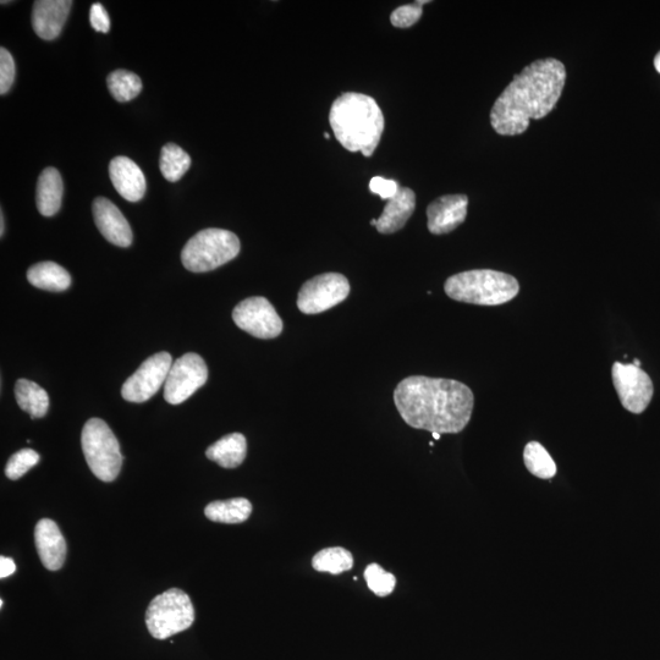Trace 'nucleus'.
<instances>
[{"instance_id": "1", "label": "nucleus", "mask_w": 660, "mask_h": 660, "mask_svg": "<svg viewBox=\"0 0 660 660\" xmlns=\"http://www.w3.org/2000/svg\"><path fill=\"white\" fill-rule=\"evenodd\" d=\"M394 403L410 427L456 434L469 425L475 396L466 384L454 379L412 376L398 384Z\"/></svg>"}, {"instance_id": "2", "label": "nucleus", "mask_w": 660, "mask_h": 660, "mask_svg": "<svg viewBox=\"0 0 660 660\" xmlns=\"http://www.w3.org/2000/svg\"><path fill=\"white\" fill-rule=\"evenodd\" d=\"M566 82L563 63L554 58L526 66L495 101L491 124L502 136L524 134L531 120L547 117L557 106Z\"/></svg>"}, {"instance_id": "3", "label": "nucleus", "mask_w": 660, "mask_h": 660, "mask_svg": "<svg viewBox=\"0 0 660 660\" xmlns=\"http://www.w3.org/2000/svg\"><path fill=\"white\" fill-rule=\"evenodd\" d=\"M329 123L340 145L371 157L381 141L384 115L376 99L362 93H343L335 99Z\"/></svg>"}, {"instance_id": "4", "label": "nucleus", "mask_w": 660, "mask_h": 660, "mask_svg": "<svg viewBox=\"0 0 660 660\" xmlns=\"http://www.w3.org/2000/svg\"><path fill=\"white\" fill-rule=\"evenodd\" d=\"M450 299L465 304L499 306L520 293V285L513 275L492 269H473L450 277L444 285Z\"/></svg>"}, {"instance_id": "5", "label": "nucleus", "mask_w": 660, "mask_h": 660, "mask_svg": "<svg viewBox=\"0 0 660 660\" xmlns=\"http://www.w3.org/2000/svg\"><path fill=\"white\" fill-rule=\"evenodd\" d=\"M241 249L238 236L224 229H205L187 241L181 261L187 271L206 273L233 261Z\"/></svg>"}, {"instance_id": "6", "label": "nucleus", "mask_w": 660, "mask_h": 660, "mask_svg": "<svg viewBox=\"0 0 660 660\" xmlns=\"http://www.w3.org/2000/svg\"><path fill=\"white\" fill-rule=\"evenodd\" d=\"M81 444L93 475L103 482H113L119 476L123 455L107 423L101 418L88 420L82 429Z\"/></svg>"}, {"instance_id": "7", "label": "nucleus", "mask_w": 660, "mask_h": 660, "mask_svg": "<svg viewBox=\"0 0 660 660\" xmlns=\"http://www.w3.org/2000/svg\"><path fill=\"white\" fill-rule=\"evenodd\" d=\"M194 621V605L190 597L178 588L159 594L148 605L146 612L147 629L157 640H165L190 629Z\"/></svg>"}, {"instance_id": "8", "label": "nucleus", "mask_w": 660, "mask_h": 660, "mask_svg": "<svg viewBox=\"0 0 660 660\" xmlns=\"http://www.w3.org/2000/svg\"><path fill=\"white\" fill-rule=\"evenodd\" d=\"M349 294V280L343 274L324 273L302 285L297 307L305 315H317L341 304Z\"/></svg>"}, {"instance_id": "9", "label": "nucleus", "mask_w": 660, "mask_h": 660, "mask_svg": "<svg viewBox=\"0 0 660 660\" xmlns=\"http://www.w3.org/2000/svg\"><path fill=\"white\" fill-rule=\"evenodd\" d=\"M208 379V368L200 355L190 352L173 362L167 382L164 384V399L179 405L189 399Z\"/></svg>"}, {"instance_id": "10", "label": "nucleus", "mask_w": 660, "mask_h": 660, "mask_svg": "<svg viewBox=\"0 0 660 660\" xmlns=\"http://www.w3.org/2000/svg\"><path fill=\"white\" fill-rule=\"evenodd\" d=\"M173 366L169 352H158L148 357L121 388V395L130 403H145L158 393L167 382L170 368Z\"/></svg>"}, {"instance_id": "11", "label": "nucleus", "mask_w": 660, "mask_h": 660, "mask_svg": "<svg viewBox=\"0 0 660 660\" xmlns=\"http://www.w3.org/2000/svg\"><path fill=\"white\" fill-rule=\"evenodd\" d=\"M612 376L616 393L625 409L636 415L646 411L654 393L648 374L634 363L615 362Z\"/></svg>"}, {"instance_id": "12", "label": "nucleus", "mask_w": 660, "mask_h": 660, "mask_svg": "<svg viewBox=\"0 0 660 660\" xmlns=\"http://www.w3.org/2000/svg\"><path fill=\"white\" fill-rule=\"evenodd\" d=\"M233 319L240 329L258 339H274L283 332V321L264 297H249L234 308Z\"/></svg>"}, {"instance_id": "13", "label": "nucleus", "mask_w": 660, "mask_h": 660, "mask_svg": "<svg viewBox=\"0 0 660 660\" xmlns=\"http://www.w3.org/2000/svg\"><path fill=\"white\" fill-rule=\"evenodd\" d=\"M469 198L465 195H447L437 198L427 208L428 230L434 235L451 233L467 217Z\"/></svg>"}, {"instance_id": "14", "label": "nucleus", "mask_w": 660, "mask_h": 660, "mask_svg": "<svg viewBox=\"0 0 660 660\" xmlns=\"http://www.w3.org/2000/svg\"><path fill=\"white\" fill-rule=\"evenodd\" d=\"M93 218L99 233L110 244L119 247H129L132 244V230L128 220L108 198L98 197L93 202Z\"/></svg>"}, {"instance_id": "15", "label": "nucleus", "mask_w": 660, "mask_h": 660, "mask_svg": "<svg viewBox=\"0 0 660 660\" xmlns=\"http://www.w3.org/2000/svg\"><path fill=\"white\" fill-rule=\"evenodd\" d=\"M73 2L70 0H37L33 4L32 27L42 40L52 41L62 32Z\"/></svg>"}, {"instance_id": "16", "label": "nucleus", "mask_w": 660, "mask_h": 660, "mask_svg": "<svg viewBox=\"0 0 660 660\" xmlns=\"http://www.w3.org/2000/svg\"><path fill=\"white\" fill-rule=\"evenodd\" d=\"M110 180L119 195L129 202H139L146 194V178L139 165L128 157L114 158L109 164Z\"/></svg>"}, {"instance_id": "17", "label": "nucleus", "mask_w": 660, "mask_h": 660, "mask_svg": "<svg viewBox=\"0 0 660 660\" xmlns=\"http://www.w3.org/2000/svg\"><path fill=\"white\" fill-rule=\"evenodd\" d=\"M35 543L44 568L62 569L66 557V542L54 521L43 519L35 528Z\"/></svg>"}, {"instance_id": "18", "label": "nucleus", "mask_w": 660, "mask_h": 660, "mask_svg": "<svg viewBox=\"0 0 660 660\" xmlns=\"http://www.w3.org/2000/svg\"><path fill=\"white\" fill-rule=\"evenodd\" d=\"M415 208V192L407 187H400L398 194L387 202L382 216L377 219V230L381 234H393L403 229Z\"/></svg>"}, {"instance_id": "19", "label": "nucleus", "mask_w": 660, "mask_h": 660, "mask_svg": "<svg viewBox=\"0 0 660 660\" xmlns=\"http://www.w3.org/2000/svg\"><path fill=\"white\" fill-rule=\"evenodd\" d=\"M64 185L57 169H44L37 183L36 202L44 217H53L62 207Z\"/></svg>"}, {"instance_id": "20", "label": "nucleus", "mask_w": 660, "mask_h": 660, "mask_svg": "<svg viewBox=\"0 0 660 660\" xmlns=\"http://www.w3.org/2000/svg\"><path fill=\"white\" fill-rule=\"evenodd\" d=\"M247 454V442L241 433H231L219 439L206 451L209 460L217 462L224 469H235L244 462Z\"/></svg>"}, {"instance_id": "21", "label": "nucleus", "mask_w": 660, "mask_h": 660, "mask_svg": "<svg viewBox=\"0 0 660 660\" xmlns=\"http://www.w3.org/2000/svg\"><path fill=\"white\" fill-rule=\"evenodd\" d=\"M27 280L35 288L55 291H65L70 288L71 277L68 271L54 262H41L27 271Z\"/></svg>"}, {"instance_id": "22", "label": "nucleus", "mask_w": 660, "mask_h": 660, "mask_svg": "<svg viewBox=\"0 0 660 660\" xmlns=\"http://www.w3.org/2000/svg\"><path fill=\"white\" fill-rule=\"evenodd\" d=\"M251 514L252 504L246 498L218 500L208 504L205 509L207 519L219 524H242L249 520Z\"/></svg>"}, {"instance_id": "23", "label": "nucleus", "mask_w": 660, "mask_h": 660, "mask_svg": "<svg viewBox=\"0 0 660 660\" xmlns=\"http://www.w3.org/2000/svg\"><path fill=\"white\" fill-rule=\"evenodd\" d=\"M15 398L21 410L29 412L33 420L46 416L49 407L48 394L37 383L29 379H19L15 384Z\"/></svg>"}, {"instance_id": "24", "label": "nucleus", "mask_w": 660, "mask_h": 660, "mask_svg": "<svg viewBox=\"0 0 660 660\" xmlns=\"http://www.w3.org/2000/svg\"><path fill=\"white\" fill-rule=\"evenodd\" d=\"M191 167V157L183 148L175 143H167L162 148L159 168L165 179L170 183H176L186 174Z\"/></svg>"}, {"instance_id": "25", "label": "nucleus", "mask_w": 660, "mask_h": 660, "mask_svg": "<svg viewBox=\"0 0 660 660\" xmlns=\"http://www.w3.org/2000/svg\"><path fill=\"white\" fill-rule=\"evenodd\" d=\"M354 566V557L341 547H333L321 550L312 559V568L318 572H328L332 575H340L350 571Z\"/></svg>"}, {"instance_id": "26", "label": "nucleus", "mask_w": 660, "mask_h": 660, "mask_svg": "<svg viewBox=\"0 0 660 660\" xmlns=\"http://www.w3.org/2000/svg\"><path fill=\"white\" fill-rule=\"evenodd\" d=\"M525 466L533 476L549 480L557 475V465L541 443L530 442L524 450Z\"/></svg>"}, {"instance_id": "27", "label": "nucleus", "mask_w": 660, "mask_h": 660, "mask_svg": "<svg viewBox=\"0 0 660 660\" xmlns=\"http://www.w3.org/2000/svg\"><path fill=\"white\" fill-rule=\"evenodd\" d=\"M107 85L110 95L120 103L132 101L143 88L140 77L128 70L113 71L108 76Z\"/></svg>"}, {"instance_id": "28", "label": "nucleus", "mask_w": 660, "mask_h": 660, "mask_svg": "<svg viewBox=\"0 0 660 660\" xmlns=\"http://www.w3.org/2000/svg\"><path fill=\"white\" fill-rule=\"evenodd\" d=\"M365 580L368 588L378 597H387L395 590V576L385 571L381 565H368L365 570Z\"/></svg>"}, {"instance_id": "29", "label": "nucleus", "mask_w": 660, "mask_h": 660, "mask_svg": "<svg viewBox=\"0 0 660 660\" xmlns=\"http://www.w3.org/2000/svg\"><path fill=\"white\" fill-rule=\"evenodd\" d=\"M40 459V455L35 450L21 449L9 459L7 467H5V475L9 480H19L32 467H35Z\"/></svg>"}, {"instance_id": "30", "label": "nucleus", "mask_w": 660, "mask_h": 660, "mask_svg": "<svg viewBox=\"0 0 660 660\" xmlns=\"http://www.w3.org/2000/svg\"><path fill=\"white\" fill-rule=\"evenodd\" d=\"M429 2H416L412 4L401 5L396 8L392 15H390V22L398 29H407V27L414 26L418 20L421 19L423 4Z\"/></svg>"}, {"instance_id": "31", "label": "nucleus", "mask_w": 660, "mask_h": 660, "mask_svg": "<svg viewBox=\"0 0 660 660\" xmlns=\"http://www.w3.org/2000/svg\"><path fill=\"white\" fill-rule=\"evenodd\" d=\"M15 62L8 49L0 48V95L8 93L15 80Z\"/></svg>"}, {"instance_id": "32", "label": "nucleus", "mask_w": 660, "mask_h": 660, "mask_svg": "<svg viewBox=\"0 0 660 660\" xmlns=\"http://www.w3.org/2000/svg\"><path fill=\"white\" fill-rule=\"evenodd\" d=\"M370 190L372 194L378 195L382 200L389 201L398 194L400 186L395 180L374 176L370 181Z\"/></svg>"}, {"instance_id": "33", "label": "nucleus", "mask_w": 660, "mask_h": 660, "mask_svg": "<svg viewBox=\"0 0 660 660\" xmlns=\"http://www.w3.org/2000/svg\"><path fill=\"white\" fill-rule=\"evenodd\" d=\"M90 22L93 30L107 33L110 30V19L106 8L102 4H92Z\"/></svg>"}, {"instance_id": "34", "label": "nucleus", "mask_w": 660, "mask_h": 660, "mask_svg": "<svg viewBox=\"0 0 660 660\" xmlns=\"http://www.w3.org/2000/svg\"><path fill=\"white\" fill-rule=\"evenodd\" d=\"M16 571V566L13 559L2 557L0 558V577L5 579L13 575Z\"/></svg>"}, {"instance_id": "35", "label": "nucleus", "mask_w": 660, "mask_h": 660, "mask_svg": "<svg viewBox=\"0 0 660 660\" xmlns=\"http://www.w3.org/2000/svg\"><path fill=\"white\" fill-rule=\"evenodd\" d=\"M654 68H656L660 74V52L656 55V58H654Z\"/></svg>"}, {"instance_id": "36", "label": "nucleus", "mask_w": 660, "mask_h": 660, "mask_svg": "<svg viewBox=\"0 0 660 660\" xmlns=\"http://www.w3.org/2000/svg\"><path fill=\"white\" fill-rule=\"evenodd\" d=\"M4 224H5L4 214L2 212V213H0V225H2V227H0V235H2V236L4 235V230H5Z\"/></svg>"}, {"instance_id": "37", "label": "nucleus", "mask_w": 660, "mask_h": 660, "mask_svg": "<svg viewBox=\"0 0 660 660\" xmlns=\"http://www.w3.org/2000/svg\"><path fill=\"white\" fill-rule=\"evenodd\" d=\"M432 434H433L434 439H436V440L440 439V434L439 433H432Z\"/></svg>"}, {"instance_id": "38", "label": "nucleus", "mask_w": 660, "mask_h": 660, "mask_svg": "<svg viewBox=\"0 0 660 660\" xmlns=\"http://www.w3.org/2000/svg\"><path fill=\"white\" fill-rule=\"evenodd\" d=\"M371 225H374V227H377V219H372L371 220Z\"/></svg>"}, {"instance_id": "39", "label": "nucleus", "mask_w": 660, "mask_h": 660, "mask_svg": "<svg viewBox=\"0 0 660 660\" xmlns=\"http://www.w3.org/2000/svg\"><path fill=\"white\" fill-rule=\"evenodd\" d=\"M634 365L637 366V367H640V366H641V362L638 361V360H635V361H634Z\"/></svg>"}, {"instance_id": "40", "label": "nucleus", "mask_w": 660, "mask_h": 660, "mask_svg": "<svg viewBox=\"0 0 660 660\" xmlns=\"http://www.w3.org/2000/svg\"><path fill=\"white\" fill-rule=\"evenodd\" d=\"M324 137H326V139H330V135L327 134V132H326V134H324Z\"/></svg>"}]
</instances>
